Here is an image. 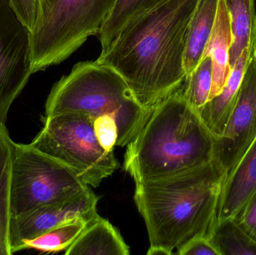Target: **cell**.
I'll use <instances>...</instances> for the list:
<instances>
[{"mask_svg": "<svg viewBox=\"0 0 256 255\" xmlns=\"http://www.w3.org/2000/svg\"><path fill=\"white\" fill-rule=\"evenodd\" d=\"M214 141L180 88L152 109L128 144L124 169L136 184L177 175L210 163Z\"/></svg>", "mask_w": 256, "mask_h": 255, "instance_id": "obj_3", "label": "cell"}, {"mask_svg": "<svg viewBox=\"0 0 256 255\" xmlns=\"http://www.w3.org/2000/svg\"><path fill=\"white\" fill-rule=\"evenodd\" d=\"M30 28L16 14L9 0H0V124L32 74Z\"/></svg>", "mask_w": 256, "mask_h": 255, "instance_id": "obj_8", "label": "cell"}, {"mask_svg": "<svg viewBox=\"0 0 256 255\" xmlns=\"http://www.w3.org/2000/svg\"><path fill=\"white\" fill-rule=\"evenodd\" d=\"M209 240L220 255H256V244L236 219L215 223Z\"/></svg>", "mask_w": 256, "mask_h": 255, "instance_id": "obj_19", "label": "cell"}, {"mask_svg": "<svg viewBox=\"0 0 256 255\" xmlns=\"http://www.w3.org/2000/svg\"><path fill=\"white\" fill-rule=\"evenodd\" d=\"M256 191V138L222 185L215 223L236 217Z\"/></svg>", "mask_w": 256, "mask_h": 255, "instance_id": "obj_11", "label": "cell"}, {"mask_svg": "<svg viewBox=\"0 0 256 255\" xmlns=\"http://www.w3.org/2000/svg\"><path fill=\"white\" fill-rule=\"evenodd\" d=\"M94 220H78L63 225L34 239L26 241L22 250L30 249L46 253L66 251Z\"/></svg>", "mask_w": 256, "mask_h": 255, "instance_id": "obj_20", "label": "cell"}, {"mask_svg": "<svg viewBox=\"0 0 256 255\" xmlns=\"http://www.w3.org/2000/svg\"><path fill=\"white\" fill-rule=\"evenodd\" d=\"M22 22L32 31L37 19L38 0H9Z\"/></svg>", "mask_w": 256, "mask_h": 255, "instance_id": "obj_24", "label": "cell"}, {"mask_svg": "<svg viewBox=\"0 0 256 255\" xmlns=\"http://www.w3.org/2000/svg\"><path fill=\"white\" fill-rule=\"evenodd\" d=\"M252 55V48L244 50L237 62L231 69L230 76L221 91L210 99L198 111L202 121L214 139L219 137L225 129L237 99L245 69Z\"/></svg>", "mask_w": 256, "mask_h": 255, "instance_id": "obj_12", "label": "cell"}, {"mask_svg": "<svg viewBox=\"0 0 256 255\" xmlns=\"http://www.w3.org/2000/svg\"><path fill=\"white\" fill-rule=\"evenodd\" d=\"M225 175L213 160L191 170L136 184L134 200L148 233L147 255L172 254L200 236L208 238Z\"/></svg>", "mask_w": 256, "mask_h": 255, "instance_id": "obj_2", "label": "cell"}, {"mask_svg": "<svg viewBox=\"0 0 256 255\" xmlns=\"http://www.w3.org/2000/svg\"><path fill=\"white\" fill-rule=\"evenodd\" d=\"M43 121V129L31 145L64 163L87 185L98 187L120 167L114 151L99 144L91 115L66 112L44 117Z\"/></svg>", "mask_w": 256, "mask_h": 255, "instance_id": "obj_6", "label": "cell"}, {"mask_svg": "<svg viewBox=\"0 0 256 255\" xmlns=\"http://www.w3.org/2000/svg\"><path fill=\"white\" fill-rule=\"evenodd\" d=\"M98 197L91 189L67 200L38 208L30 214L12 218L9 241L12 255L22 250L26 241L78 220H94Z\"/></svg>", "mask_w": 256, "mask_h": 255, "instance_id": "obj_10", "label": "cell"}, {"mask_svg": "<svg viewBox=\"0 0 256 255\" xmlns=\"http://www.w3.org/2000/svg\"><path fill=\"white\" fill-rule=\"evenodd\" d=\"M232 43V31L230 14L224 0H219L214 26L203 55L210 56L212 61V87L209 100L221 91L231 73Z\"/></svg>", "mask_w": 256, "mask_h": 255, "instance_id": "obj_13", "label": "cell"}, {"mask_svg": "<svg viewBox=\"0 0 256 255\" xmlns=\"http://www.w3.org/2000/svg\"><path fill=\"white\" fill-rule=\"evenodd\" d=\"M66 255H128L129 247L118 231L99 216L66 250Z\"/></svg>", "mask_w": 256, "mask_h": 255, "instance_id": "obj_14", "label": "cell"}, {"mask_svg": "<svg viewBox=\"0 0 256 255\" xmlns=\"http://www.w3.org/2000/svg\"><path fill=\"white\" fill-rule=\"evenodd\" d=\"M219 0H200L190 24L185 49L184 70L190 74L202 59L214 26Z\"/></svg>", "mask_w": 256, "mask_h": 255, "instance_id": "obj_15", "label": "cell"}, {"mask_svg": "<svg viewBox=\"0 0 256 255\" xmlns=\"http://www.w3.org/2000/svg\"><path fill=\"white\" fill-rule=\"evenodd\" d=\"M234 219L256 244V191Z\"/></svg>", "mask_w": 256, "mask_h": 255, "instance_id": "obj_23", "label": "cell"}, {"mask_svg": "<svg viewBox=\"0 0 256 255\" xmlns=\"http://www.w3.org/2000/svg\"><path fill=\"white\" fill-rule=\"evenodd\" d=\"M88 114L93 119L110 115L118 127L117 146L124 147L144 125L152 111L136 100L122 76L97 61L74 66L51 89L45 105V116L66 112Z\"/></svg>", "mask_w": 256, "mask_h": 255, "instance_id": "obj_4", "label": "cell"}, {"mask_svg": "<svg viewBox=\"0 0 256 255\" xmlns=\"http://www.w3.org/2000/svg\"><path fill=\"white\" fill-rule=\"evenodd\" d=\"M256 138V58L252 55L222 134L214 141L213 160L225 181Z\"/></svg>", "mask_w": 256, "mask_h": 255, "instance_id": "obj_9", "label": "cell"}, {"mask_svg": "<svg viewBox=\"0 0 256 255\" xmlns=\"http://www.w3.org/2000/svg\"><path fill=\"white\" fill-rule=\"evenodd\" d=\"M251 46H252V55L256 58V16L252 28V39H251Z\"/></svg>", "mask_w": 256, "mask_h": 255, "instance_id": "obj_26", "label": "cell"}, {"mask_svg": "<svg viewBox=\"0 0 256 255\" xmlns=\"http://www.w3.org/2000/svg\"><path fill=\"white\" fill-rule=\"evenodd\" d=\"M179 255H220L216 247L206 236H200L188 241L178 249Z\"/></svg>", "mask_w": 256, "mask_h": 255, "instance_id": "obj_25", "label": "cell"}, {"mask_svg": "<svg viewBox=\"0 0 256 255\" xmlns=\"http://www.w3.org/2000/svg\"><path fill=\"white\" fill-rule=\"evenodd\" d=\"M94 130L100 146L108 151H114L118 142V127L115 119L110 115L94 118Z\"/></svg>", "mask_w": 256, "mask_h": 255, "instance_id": "obj_22", "label": "cell"}, {"mask_svg": "<svg viewBox=\"0 0 256 255\" xmlns=\"http://www.w3.org/2000/svg\"><path fill=\"white\" fill-rule=\"evenodd\" d=\"M212 61L204 56L197 67L186 75L180 92L186 103L198 113L210 97L212 87Z\"/></svg>", "mask_w": 256, "mask_h": 255, "instance_id": "obj_21", "label": "cell"}, {"mask_svg": "<svg viewBox=\"0 0 256 255\" xmlns=\"http://www.w3.org/2000/svg\"><path fill=\"white\" fill-rule=\"evenodd\" d=\"M116 0H38L31 31L33 73L60 64L98 35Z\"/></svg>", "mask_w": 256, "mask_h": 255, "instance_id": "obj_5", "label": "cell"}, {"mask_svg": "<svg viewBox=\"0 0 256 255\" xmlns=\"http://www.w3.org/2000/svg\"><path fill=\"white\" fill-rule=\"evenodd\" d=\"M200 0H166L124 25L96 61L118 72L148 111L182 88L190 24Z\"/></svg>", "mask_w": 256, "mask_h": 255, "instance_id": "obj_1", "label": "cell"}, {"mask_svg": "<svg viewBox=\"0 0 256 255\" xmlns=\"http://www.w3.org/2000/svg\"><path fill=\"white\" fill-rule=\"evenodd\" d=\"M165 1L166 0H116L114 7L98 34L102 44V52L112 44L130 21Z\"/></svg>", "mask_w": 256, "mask_h": 255, "instance_id": "obj_18", "label": "cell"}, {"mask_svg": "<svg viewBox=\"0 0 256 255\" xmlns=\"http://www.w3.org/2000/svg\"><path fill=\"white\" fill-rule=\"evenodd\" d=\"M231 20L232 43L230 49V67L237 62L242 52L250 49L255 22V0H224Z\"/></svg>", "mask_w": 256, "mask_h": 255, "instance_id": "obj_17", "label": "cell"}, {"mask_svg": "<svg viewBox=\"0 0 256 255\" xmlns=\"http://www.w3.org/2000/svg\"><path fill=\"white\" fill-rule=\"evenodd\" d=\"M90 189L64 163L31 144L14 142L10 185L12 218L67 200Z\"/></svg>", "mask_w": 256, "mask_h": 255, "instance_id": "obj_7", "label": "cell"}, {"mask_svg": "<svg viewBox=\"0 0 256 255\" xmlns=\"http://www.w3.org/2000/svg\"><path fill=\"white\" fill-rule=\"evenodd\" d=\"M14 142L6 124H0V255H12L9 241L10 185Z\"/></svg>", "mask_w": 256, "mask_h": 255, "instance_id": "obj_16", "label": "cell"}]
</instances>
